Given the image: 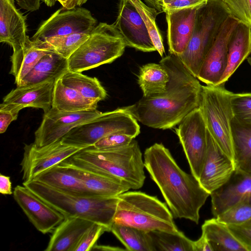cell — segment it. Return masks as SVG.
<instances>
[{
  "mask_svg": "<svg viewBox=\"0 0 251 251\" xmlns=\"http://www.w3.org/2000/svg\"><path fill=\"white\" fill-rule=\"evenodd\" d=\"M169 75L165 92L142 98L126 108L135 119L150 127H174L200 106L202 85L178 56L169 54L159 62Z\"/></svg>",
  "mask_w": 251,
  "mask_h": 251,
  "instance_id": "obj_1",
  "label": "cell"
},
{
  "mask_svg": "<svg viewBox=\"0 0 251 251\" xmlns=\"http://www.w3.org/2000/svg\"><path fill=\"white\" fill-rule=\"evenodd\" d=\"M144 162L174 217L198 224L200 209L210 196L198 179L183 171L161 143H155L146 149Z\"/></svg>",
  "mask_w": 251,
  "mask_h": 251,
  "instance_id": "obj_2",
  "label": "cell"
},
{
  "mask_svg": "<svg viewBox=\"0 0 251 251\" xmlns=\"http://www.w3.org/2000/svg\"><path fill=\"white\" fill-rule=\"evenodd\" d=\"M64 161L83 169L106 175L128 183L131 189L144 185V162L138 142L114 150H101L93 146L81 150Z\"/></svg>",
  "mask_w": 251,
  "mask_h": 251,
  "instance_id": "obj_3",
  "label": "cell"
},
{
  "mask_svg": "<svg viewBox=\"0 0 251 251\" xmlns=\"http://www.w3.org/2000/svg\"><path fill=\"white\" fill-rule=\"evenodd\" d=\"M23 184L65 217H78L91 221L104 226L110 231L118 196L80 195L54 188L35 180L24 182Z\"/></svg>",
  "mask_w": 251,
  "mask_h": 251,
  "instance_id": "obj_4",
  "label": "cell"
},
{
  "mask_svg": "<svg viewBox=\"0 0 251 251\" xmlns=\"http://www.w3.org/2000/svg\"><path fill=\"white\" fill-rule=\"evenodd\" d=\"M118 199L113 223L148 232L180 231L170 210L156 197L140 191H126Z\"/></svg>",
  "mask_w": 251,
  "mask_h": 251,
  "instance_id": "obj_5",
  "label": "cell"
},
{
  "mask_svg": "<svg viewBox=\"0 0 251 251\" xmlns=\"http://www.w3.org/2000/svg\"><path fill=\"white\" fill-rule=\"evenodd\" d=\"M229 15L222 0H207L198 9L190 42L185 51L178 56L195 77H197L222 25Z\"/></svg>",
  "mask_w": 251,
  "mask_h": 251,
  "instance_id": "obj_6",
  "label": "cell"
},
{
  "mask_svg": "<svg viewBox=\"0 0 251 251\" xmlns=\"http://www.w3.org/2000/svg\"><path fill=\"white\" fill-rule=\"evenodd\" d=\"M232 94L224 84L202 85L199 107L208 132L222 151L234 162Z\"/></svg>",
  "mask_w": 251,
  "mask_h": 251,
  "instance_id": "obj_7",
  "label": "cell"
},
{
  "mask_svg": "<svg viewBox=\"0 0 251 251\" xmlns=\"http://www.w3.org/2000/svg\"><path fill=\"white\" fill-rule=\"evenodd\" d=\"M126 43L114 24L100 23L88 39L67 59L68 70L81 73L121 56Z\"/></svg>",
  "mask_w": 251,
  "mask_h": 251,
  "instance_id": "obj_8",
  "label": "cell"
},
{
  "mask_svg": "<svg viewBox=\"0 0 251 251\" xmlns=\"http://www.w3.org/2000/svg\"><path fill=\"white\" fill-rule=\"evenodd\" d=\"M140 132L137 121L124 107L102 112L93 120L72 129L61 140L68 145L86 148L115 133H125L135 138Z\"/></svg>",
  "mask_w": 251,
  "mask_h": 251,
  "instance_id": "obj_9",
  "label": "cell"
},
{
  "mask_svg": "<svg viewBox=\"0 0 251 251\" xmlns=\"http://www.w3.org/2000/svg\"><path fill=\"white\" fill-rule=\"evenodd\" d=\"M191 174L199 179L207 148V129L200 108L189 113L175 128Z\"/></svg>",
  "mask_w": 251,
  "mask_h": 251,
  "instance_id": "obj_10",
  "label": "cell"
},
{
  "mask_svg": "<svg viewBox=\"0 0 251 251\" xmlns=\"http://www.w3.org/2000/svg\"><path fill=\"white\" fill-rule=\"evenodd\" d=\"M83 149L65 144L61 140L43 147H37L34 143L25 145L20 164L23 182L33 180Z\"/></svg>",
  "mask_w": 251,
  "mask_h": 251,
  "instance_id": "obj_11",
  "label": "cell"
},
{
  "mask_svg": "<svg viewBox=\"0 0 251 251\" xmlns=\"http://www.w3.org/2000/svg\"><path fill=\"white\" fill-rule=\"evenodd\" d=\"M97 25V20L89 10L82 7H63L44 21L30 39L42 41L53 36L90 33Z\"/></svg>",
  "mask_w": 251,
  "mask_h": 251,
  "instance_id": "obj_12",
  "label": "cell"
},
{
  "mask_svg": "<svg viewBox=\"0 0 251 251\" xmlns=\"http://www.w3.org/2000/svg\"><path fill=\"white\" fill-rule=\"evenodd\" d=\"M98 110L66 112L52 107L44 113L42 122L34 133V144L43 147L61 139L76 126L96 118Z\"/></svg>",
  "mask_w": 251,
  "mask_h": 251,
  "instance_id": "obj_13",
  "label": "cell"
},
{
  "mask_svg": "<svg viewBox=\"0 0 251 251\" xmlns=\"http://www.w3.org/2000/svg\"><path fill=\"white\" fill-rule=\"evenodd\" d=\"M239 22L229 15L222 25L197 77L206 85H217L223 76L227 63L229 40Z\"/></svg>",
  "mask_w": 251,
  "mask_h": 251,
  "instance_id": "obj_14",
  "label": "cell"
},
{
  "mask_svg": "<svg viewBox=\"0 0 251 251\" xmlns=\"http://www.w3.org/2000/svg\"><path fill=\"white\" fill-rule=\"evenodd\" d=\"M13 197L30 222L43 234L50 232L65 218L24 185H17Z\"/></svg>",
  "mask_w": 251,
  "mask_h": 251,
  "instance_id": "obj_15",
  "label": "cell"
},
{
  "mask_svg": "<svg viewBox=\"0 0 251 251\" xmlns=\"http://www.w3.org/2000/svg\"><path fill=\"white\" fill-rule=\"evenodd\" d=\"M236 169L234 161L219 148L207 130V148L198 179L201 187L210 194L225 184Z\"/></svg>",
  "mask_w": 251,
  "mask_h": 251,
  "instance_id": "obj_16",
  "label": "cell"
},
{
  "mask_svg": "<svg viewBox=\"0 0 251 251\" xmlns=\"http://www.w3.org/2000/svg\"><path fill=\"white\" fill-rule=\"evenodd\" d=\"M126 46L144 52L156 51L141 17L128 0H120L117 19L113 23Z\"/></svg>",
  "mask_w": 251,
  "mask_h": 251,
  "instance_id": "obj_17",
  "label": "cell"
},
{
  "mask_svg": "<svg viewBox=\"0 0 251 251\" xmlns=\"http://www.w3.org/2000/svg\"><path fill=\"white\" fill-rule=\"evenodd\" d=\"M25 18L13 0H0V42L9 44L15 53L31 40L26 34Z\"/></svg>",
  "mask_w": 251,
  "mask_h": 251,
  "instance_id": "obj_18",
  "label": "cell"
},
{
  "mask_svg": "<svg viewBox=\"0 0 251 251\" xmlns=\"http://www.w3.org/2000/svg\"><path fill=\"white\" fill-rule=\"evenodd\" d=\"M210 196L215 217L240 201L251 204V176L236 168L228 181Z\"/></svg>",
  "mask_w": 251,
  "mask_h": 251,
  "instance_id": "obj_19",
  "label": "cell"
},
{
  "mask_svg": "<svg viewBox=\"0 0 251 251\" xmlns=\"http://www.w3.org/2000/svg\"><path fill=\"white\" fill-rule=\"evenodd\" d=\"M199 6L167 11V40L170 54L179 56L186 49L192 35Z\"/></svg>",
  "mask_w": 251,
  "mask_h": 251,
  "instance_id": "obj_20",
  "label": "cell"
},
{
  "mask_svg": "<svg viewBox=\"0 0 251 251\" xmlns=\"http://www.w3.org/2000/svg\"><path fill=\"white\" fill-rule=\"evenodd\" d=\"M55 81H46L36 84L17 86L3 98V103L14 104L22 107H33L48 112L52 104Z\"/></svg>",
  "mask_w": 251,
  "mask_h": 251,
  "instance_id": "obj_21",
  "label": "cell"
},
{
  "mask_svg": "<svg viewBox=\"0 0 251 251\" xmlns=\"http://www.w3.org/2000/svg\"><path fill=\"white\" fill-rule=\"evenodd\" d=\"M72 168L86 193L96 197H112L131 189L126 182L106 175L89 171L63 161Z\"/></svg>",
  "mask_w": 251,
  "mask_h": 251,
  "instance_id": "obj_22",
  "label": "cell"
},
{
  "mask_svg": "<svg viewBox=\"0 0 251 251\" xmlns=\"http://www.w3.org/2000/svg\"><path fill=\"white\" fill-rule=\"evenodd\" d=\"M94 223L78 217H65L53 230L45 251H74L77 243Z\"/></svg>",
  "mask_w": 251,
  "mask_h": 251,
  "instance_id": "obj_23",
  "label": "cell"
},
{
  "mask_svg": "<svg viewBox=\"0 0 251 251\" xmlns=\"http://www.w3.org/2000/svg\"><path fill=\"white\" fill-rule=\"evenodd\" d=\"M251 54V27L239 22L230 37L226 67L217 85L225 84Z\"/></svg>",
  "mask_w": 251,
  "mask_h": 251,
  "instance_id": "obj_24",
  "label": "cell"
},
{
  "mask_svg": "<svg viewBox=\"0 0 251 251\" xmlns=\"http://www.w3.org/2000/svg\"><path fill=\"white\" fill-rule=\"evenodd\" d=\"M68 70V60L54 52L42 57L17 86L55 81Z\"/></svg>",
  "mask_w": 251,
  "mask_h": 251,
  "instance_id": "obj_25",
  "label": "cell"
},
{
  "mask_svg": "<svg viewBox=\"0 0 251 251\" xmlns=\"http://www.w3.org/2000/svg\"><path fill=\"white\" fill-rule=\"evenodd\" d=\"M33 180L66 192L90 196L70 166L63 161L43 172Z\"/></svg>",
  "mask_w": 251,
  "mask_h": 251,
  "instance_id": "obj_26",
  "label": "cell"
},
{
  "mask_svg": "<svg viewBox=\"0 0 251 251\" xmlns=\"http://www.w3.org/2000/svg\"><path fill=\"white\" fill-rule=\"evenodd\" d=\"M202 234L212 251H248L234 236L227 226L215 217L206 220L201 226Z\"/></svg>",
  "mask_w": 251,
  "mask_h": 251,
  "instance_id": "obj_27",
  "label": "cell"
},
{
  "mask_svg": "<svg viewBox=\"0 0 251 251\" xmlns=\"http://www.w3.org/2000/svg\"><path fill=\"white\" fill-rule=\"evenodd\" d=\"M98 103L65 85L60 78L54 82L52 107L58 110L66 112L95 110Z\"/></svg>",
  "mask_w": 251,
  "mask_h": 251,
  "instance_id": "obj_28",
  "label": "cell"
},
{
  "mask_svg": "<svg viewBox=\"0 0 251 251\" xmlns=\"http://www.w3.org/2000/svg\"><path fill=\"white\" fill-rule=\"evenodd\" d=\"M50 52L37 41L31 42L19 52L10 56L11 67L9 74L15 78L17 86L40 59Z\"/></svg>",
  "mask_w": 251,
  "mask_h": 251,
  "instance_id": "obj_29",
  "label": "cell"
},
{
  "mask_svg": "<svg viewBox=\"0 0 251 251\" xmlns=\"http://www.w3.org/2000/svg\"><path fill=\"white\" fill-rule=\"evenodd\" d=\"M169 81V73L160 63H148L140 68L138 83L143 92V97L165 92Z\"/></svg>",
  "mask_w": 251,
  "mask_h": 251,
  "instance_id": "obj_30",
  "label": "cell"
},
{
  "mask_svg": "<svg viewBox=\"0 0 251 251\" xmlns=\"http://www.w3.org/2000/svg\"><path fill=\"white\" fill-rule=\"evenodd\" d=\"M60 79L65 85L76 90L87 98L99 102L107 97L106 91L96 77L68 70Z\"/></svg>",
  "mask_w": 251,
  "mask_h": 251,
  "instance_id": "obj_31",
  "label": "cell"
},
{
  "mask_svg": "<svg viewBox=\"0 0 251 251\" xmlns=\"http://www.w3.org/2000/svg\"><path fill=\"white\" fill-rule=\"evenodd\" d=\"M110 231L129 251H156L149 232L113 223Z\"/></svg>",
  "mask_w": 251,
  "mask_h": 251,
  "instance_id": "obj_32",
  "label": "cell"
},
{
  "mask_svg": "<svg viewBox=\"0 0 251 251\" xmlns=\"http://www.w3.org/2000/svg\"><path fill=\"white\" fill-rule=\"evenodd\" d=\"M90 33H77L48 37L43 41H34L51 52L68 59L89 37Z\"/></svg>",
  "mask_w": 251,
  "mask_h": 251,
  "instance_id": "obj_33",
  "label": "cell"
},
{
  "mask_svg": "<svg viewBox=\"0 0 251 251\" xmlns=\"http://www.w3.org/2000/svg\"><path fill=\"white\" fill-rule=\"evenodd\" d=\"M156 251H193V242L184 233L162 230L149 232Z\"/></svg>",
  "mask_w": 251,
  "mask_h": 251,
  "instance_id": "obj_34",
  "label": "cell"
},
{
  "mask_svg": "<svg viewBox=\"0 0 251 251\" xmlns=\"http://www.w3.org/2000/svg\"><path fill=\"white\" fill-rule=\"evenodd\" d=\"M232 131L236 166L251 159V125L241 123L233 118Z\"/></svg>",
  "mask_w": 251,
  "mask_h": 251,
  "instance_id": "obj_35",
  "label": "cell"
},
{
  "mask_svg": "<svg viewBox=\"0 0 251 251\" xmlns=\"http://www.w3.org/2000/svg\"><path fill=\"white\" fill-rule=\"evenodd\" d=\"M135 7L143 20L150 35L156 51L163 57L165 49L162 37L156 22L159 12L145 4L142 0H128Z\"/></svg>",
  "mask_w": 251,
  "mask_h": 251,
  "instance_id": "obj_36",
  "label": "cell"
},
{
  "mask_svg": "<svg viewBox=\"0 0 251 251\" xmlns=\"http://www.w3.org/2000/svg\"><path fill=\"white\" fill-rule=\"evenodd\" d=\"M216 218L226 225L241 224L251 218V204L240 201Z\"/></svg>",
  "mask_w": 251,
  "mask_h": 251,
  "instance_id": "obj_37",
  "label": "cell"
},
{
  "mask_svg": "<svg viewBox=\"0 0 251 251\" xmlns=\"http://www.w3.org/2000/svg\"><path fill=\"white\" fill-rule=\"evenodd\" d=\"M231 105L234 118L241 123L251 125V93H233Z\"/></svg>",
  "mask_w": 251,
  "mask_h": 251,
  "instance_id": "obj_38",
  "label": "cell"
},
{
  "mask_svg": "<svg viewBox=\"0 0 251 251\" xmlns=\"http://www.w3.org/2000/svg\"><path fill=\"white\" fill-rule=\"evenodd\" d=\"M230 15L251 27V0H222Z\"/></svg>",
  "mask_w": 251,
  "mask_h": 251,
  "instance_id": "obj_39",
  "label": "cell"
},
{
  "mask_svg": "<svg viewBox=\"0 0 251 251\" xmlns=\"http://www.w3.org/2000/svg\"><path fill=\"white\" fill-rule=\"evenodd\" d=\"M105 231H109L106 227L94 223L83 234L75 248L74 251H91L96 244L98 239Z\"/></svg>",
  "mask_w": 251,
  "mask_h": 251,
  "instance_id": "obj_40",
  "label": "cell"
},
{
  "mask_svg": "<svg viewBox=\"0 0 251 251\" xmlns=\"http://www.w3.org/2000/svg\"><path fill=\"white\" fill-rule=\"evenodd\" d=\"M134 138L127 134L115 133L101 139L93 147L101 150H114L128 145Z\"/></svg>",
  "mask_w": 251,
  "mask_h": 251,
  "instance_id": "obj_41",
  "label": "cell"
},
{
  "mask_svg": "<svg viewBox=\"0 0 251 251\" xmlns=\"http://www.w3.org/2000/svg\"><path fill=\"white\" fill-rule=\"evenodd\" d=\"M162 12L201 6L207 0H156Z\"/></svg>",
  "mask_w": 251,
  "mask_h": 251,
  "instance_id": "obj_42",
  "label": "cell"
},
{
  "mask_svg": "<svg viewBox=\"0 0 251 251\" xmlns=\"http://www.w3.org/2000/svg\"><path fill=\"white\" fill-rule=\"evenodd\" d=\"M237 240L251 251V218L239 225H227Z\"/></svg>",
  "mask_w": 251,
  "mask_h": 251,
  "instance_id": "obj_43",
  "label": "cell"
},
{
  "mask_svg": "<svg viewBox=\"0 0 251 251\" xmlns=\"http://www.w3.org/2000/svg\"><path fill=\"white\" fill-rule=\"evenodd\" d=\"M18 116V114L10 111L0 110V133H4L11 123L16 120Z\"/></svg>",
  "mask_w": 251,
  "mask_h": 251,
  "instance_id": "obj_44",
  "label": "cell"
},
{
  "mask_svg": "<svg viewBox=\"0 0 251 251\" xmlns=\"http://www.w3.org/2000/svg\"><path fill=\"white\" fill-rule=\"evenodd\" d=\"M40 1L41 0H16L21 8L29 12L38 10L40 6Z\"/></svg>",
  "mask_w": 251,
  "mask_h": 251,
  "instance_id": "obj_45",
  "label": "cell"
},
{
  "mask_svg": "<svg viewBox=\"0 0 251 251\" xmlns=\"http://www.w3.org/2000/svg\"><path fill=\"white\" fill-rule=\"evenodd\" d=\"M0 193L3 195H11L13 193L10 177L2 174H0Z\"/></svg>",
  "mask_w": 251,
  "mask_h": 251,
  "instance_id": "obj_46",
  "label": "cell"
},
{
  "mask_svg": "<svg viewBox=\"0 0 251 251\" xmlns=\"http://www.w3.org/2000/svg\"><path fill=\"white\" fill-rule=\"evenodd\" d=\"M193 251H212V249L205 237L201 235L198 240L194 241Z\"/></svg>",
  "mask_w": 251,
  "mask_h": 251,
  "instance_id": "obj_47",
  "label": "cell"
},
{
  "mask_svg": "<svg viewBox=\"0 0 251 251\" xmlns=\"http://www.w3.org/2000/svg\"><path fill=\"white\" fill-rule=\"evenodd\" d=\"M236 168L251 176V159L238 164Z\"/></svg>",
  "mask_w": 251,
  "mask_h": 251,
  "instance_id": "obj_48",
  "label": "cell"
},
{
  "mask_svg": "<svg viewBox=\"0 0 251 251\" xmlns=\"http://www.w3.org/2000/svg\"><path fill=\"white\" fill-rule=\"evenodd\" d=\"M101 250V251H121L125 250L118 247H111L109 246L98 245L96 244L92 250Z\"/></svg>",
  "mask_w": 251,
  "mask_h": 251,
  "instance_id": "obj_49",
  "label": "cell"
},
{
  "mask_svg": "<svg viewBox=\"0 0 251 251\" xmlns=\"http://www.w3.org/2000/svg\"><path fill=\"white\" fill-rule=\"evenodd\" d=\"M65 9H72L76 7L75 0H57Z\"/></svg>",
  "mask_w": 251,
  "mask_h": 251,
  "instance_id": "obj_50",
  "label": "cell"
},
{
  "mask_svg": "<svg viewBox=\"0 0 251 251\" xmlns=\"http://www.w3.org/2000/svg\"><path fill=\"white\" fill-rule=\"evenodd\" d=\"M148 5L155 9H156L160 13L162 12L160 8H159L156 0H143Z\"/></svg>",
  "mask_w": 251,
  "mask_h": 251,
  "instance_id": "obj_51",
  "label": "cell"
},
{
  "mask_svg": "<svg viewBox=\"0 0 251 251\" xmlns=\"http://www.w3.org/2000/svg\"><path fill=\"white\" fill-rule=\"evenodd\" d=\"M43 1L48 6L52 7L55 4L57 0H43Z\"/></svg>",
  "mask_w": 251,
  "mask_h": 251,
  "instance_id": "obj_52",
  "label": "cell"
},
{
  "mask_svg": "<svg viewBox=\"0 0 251 251\" xmlns=\"http://www.w3.org/2000/svg\"><path fill=\"white\" fill-rule=\"evenodd\" d=\"M88 0H75V6H81L86 3Z\"/></svg>",
  "mask_w": 251,
  "mask_h": 251,
  "instance_id": "obj_53",
  "label": "cell"
},
{
  "mask_svg": "<svg viewBox=\"0 0 251 251\" xmlns=\"http://www.w3.org/2000/svg\"><path fill=\"white\" fill-rule=\"evenodd\" d=\"M247 61H248V62L249 63V64L251 66V57H248L247 58Z\"/></svg>",
  "mask_w": 251,
  "mask_h": 251,
  "instance_id": "obj_54",
  "label": "cell"
}]
</instances>
